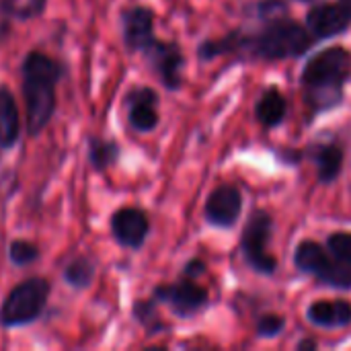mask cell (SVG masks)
Wrapping results in <instances>:
<instances>
[{
    "label": "cell",
    "instance_id": "obj_1",
    "mask_svg": "<svg viewBox=\"0 0 351 351\" xmlns=\"http://www.w3.org/2000/svg\"><path fill=\"white\" fill-rule=\"evenodd\" d=\"M351 76V56L343 47H329L313 56L302 70V84L315 107H331L341 97V86Z\"/></svg>",
    "mask_w": 351,
    "mask_h": 351
},
{
    "label": "cell",
    "instance_id": "obj_2",
    "mask_svg": "<svg viewBox=\"0 0 351 351\" xmlns=\"http://www.w3.org/2000/svg\"><path fill=\"white\" fill-rule=\"evenodd\" d=\"M60 76V66L43 53H31L25 62V101L27 123L31 134H39L53 113V82Z\"/></svg>",
    "mask_w": 351,
    "mask_h": 351
},
{
    "label": "cell",
    "instance_id": "obj_3",
    "mask_svg": "<svg viewBox=\"0 0 351 351\" xmlns=\"http://www.w3.org/2000/svg\"><path fill=\"white\" fill-rule=\"evenodd\" d=\"M313 35L308 29L298 25L296 21L278 19L267 23L263 31L249 37V51L255 58L263 60H284V58H296L311 49Z\"/></svg>",
    "mask_w": 351,
    "mask_h": 351
},
{
    "label": "cell",
    "instance_id": "obj_4",
    "mask_svg": "<svg viewBox=\"0 0 351 351\" xmlns=\"http://www.w3.org/2000/svg\"><path fill=\"white\" fill-rule=\"evenodd\" d=\"M294 263L302 274L317 278L325 286L341 288V290L351 288V265H346L343 261L331 257L315 241H304L296 247Z\"/></svg>",
    "mask_w": 351,
    "mask_h": 351
},
{
    "label": "cell",
    "instance_id": "obj_5",
    "mask_svg": "<svg viewBox=\"0 0 351 351\" xmlns=\"http://www.w3.org/2000/svg\"><path fill=\"white\" fill-rule=\"evenodd\" d=\"M274 230V220L267 212L255 210L243 230L241 237V249L245 253L247 263L263 276H271L278 267V261L267 253V241Z\"/></svg>",
    "mask_w": 351,
    "mask_h": 351
},
{
    "label": "cell",
    "instance_id": "obj_6",
    "mask_svg": "<svg viewBox=\"0 0 351 351\" xmlns=\"http://www.w3.org/2000/svg\"><path fill=\"white\" fill-rule=\"evenodd\" d=\"M47 294H49V286L45 280H27L23 284H19L10 294L8 298L4 300V306H2V313H0V319L4 325H23V323H29L33 321L45 300H47Z\"/></svg>",
    "mask_w": 351,
    "mask_h": 351
},
{
    "label": "cell",
    "instance_id": "obj_7",
    "mask_svg": "<svg viewBox=\"0 0 351 351\" xmlns=\"http://www.w3.org/2000/svg\"><path fill=\"white\" fill-rule=\"evenodd\" d=\"M243 210V193L239 187L234 185H220L216 187L208 202H206V220L212 226H220V228H230Z\"/></svg>",
    "mask_w": 351,
    "mask_h": 351
},
{
    "label": "cell",
    "instance_id": "obj_8",
    "mask_svg": "<svg viewBox=\"0 0 351 351\" xmlns=\"http://www.w3.org/2000/svg\"><path fill=\"white\" fill-rule=\"evenodd\" d=\"M156 298L167 302L179 317H191L208 304V292L191 280L158 288Z\"/></svg>",
    "mask_w": 351,
    "mask_h": 351
},
{
    "label": "cell",
    "instance_id": "obj_9",
    "mask_svg": "<svg viewBox=\"0 0 351 351\" xmlns=\"http://www.w3.org/2000/svg\"><path fill=\"white\" fill-rule=\"evenodd\" d=\"M154 66V70L158 72L160 80L165 82L167 88L175 90L181 86V68L185 64V58L179 49L177 43H162V41H152V45H148L144 49Z\"/></svg>",
    "mask_w": 351,
    "mask_h": 351
},
{
    "label": "cell",
    "instance_id": "obj_10",
    "mask_svg": "<svg viewBox=\"0 0 351 351\" xmlns=\"http://www.w3.org/2000/svg\"><path fill=\"white\" fill-rule=\"evenodd\" d=\"M306 23H308V29L313 31V35L317 39H327V37L343 33L350 27L351 19L348 16V12L343 10L341 4L325 2V4L313 6L308 10Z\"/></svg>",
    "mask_w": 351,
    "mask_h": 351
},
{
    "label": "cell",
    "instance_id": "obj_11",
    "mask_svg": "<svg viewBox=\"0 0 351 351\" xmlns=\"http://www.w3.org/2000/svg\"><path fill=\"white\" fill-rule=\"evenodd\" d=\"M111 226L115 239L125 247H140L148 234V218L136 208H123L115 212Z\"/></svg>",
    "mask_w": 351,
    "mask_h": 351
},
{
    "label": "cell",
    "instance_id": "obj_12",
    "mask_svg": "<svg viewBox=\"0 0 351 351\" xmlns=\"http://www.w3.org/2000/svg\"><path fill=\"white\" fill-rule=\"evenodd\" d=\"M154 16L148 8L136 6L123 14V37L132 49H146L154 41Z\"/></svg>",
    "mask_w": 351,
    "mask_h": 351
},
{
    "label": "cell",
    "instance_id": "obj_13",
    "mask_svg": "<svg viewBox=\"0 0 351 351\" xmlns=\"http://www.w3.org/2000/svg\"><path fill=\"white\" fill-rule=\"evenodd\" d=\"M313 325L323 329H341L351 323V304L348 300H319L306 311Z\"/></svg>",
    "mask_w": 351,
    "mask_h": 351
},
{
    "label": "cell",
    "instance_id": "obj_14",
    "mask_svg": "<svg viewBox=\"0 0 351 351\" xmlns=\"http://www.w3.org/2000/svg\"><path fill=\"white\" fill-rule=\"evenodd\" d=\"M130 123L140 132H150L158 123L156 93L152 88H136L130 99Z\"/></svg>",
    "mask_w": 351,
    "mask_h": 351
},
{
    "label": "cell",
    "instance_id": "obj_15",
    "mask_svg": "<svg viewBox=\"0 0 351 351\" xmlns=\"http://www.w3.org/2000/svg\"><path fill=\"white\" fill-rule=\"evenodd\" d=\"M317 162V175L321 183H333L343 167V150L335 144H325L319 146L313 154Z\"/></svg>",
    "mask_w": 351,
    "mask_h": 351
},
{
    "label": "cell",
    "instance_id": "obj_16",
    "mask_svg": "<svg viewBox=\"0 0 351 351\" xmlns=\"http://www.w3.org/2000/svg\"><path fill=\"white\" fill-rule=\"evenodd\" d=\"M286 109H288V107H286V99L282 97V93L276 90V88H269V90H265V93L261 95V99L257 101L255 117H257L263 125L274 128V125H278V123L284 119Z\"/></svg>",
    "mask_w": 351,
    "mask_h": 351
},
{
    "label": "cell",
    "instance_id": "obj_17",
    "mask_svg": "<svg viewBox=\"0 0 351 351\" xmlns=\"http://www.w3.org/2000/svg\"><path fill=\"white\" fill-rule=\"evenodd\" d=\"M19 136V113L8 90L0 88V146H12Z\"/></svg>",
    "mask_w": 351,
    "mask_h": 351
},
{
    "label": "cell",
    "instance_id": "obj_18",
    "mask_svg": "<svg viewBox=\"0 0 351 351\" xmlns=\"http://www.w3.org/2000/svg\"><path fill=\"white\" fill-rule=\"evenodd\" d=\"M327 247L335 259L351 265V232H333L327 239Z\"/></svg>",
    "mask_w": 351,
    "mask_h": 351
},
{
    "label": "cell",
    "instance_id": "obj_19",
    "mask_svg": "<svg viewBox=\"0 0 351 351\" xmlns=\"http://www.w3.org/2000/svg\"><path fill=\"white\" fill-rule=\"evenodd\" d=\"M284 327H286V321L280 315H263L257 321L255 331L259 337H276L284 331Z\"/></svg>",
    "mask_w": 351,
    "mask_h": 351
},
{
    "label": "cell",
    "instance_id": "obj_20",
    "mask_svg": "<svg viewBox=\"0 0 351 351\" xmlns=\"http://www.w3.org/2000/svg\"><path fill=\"white\" fill-rule=\"evenodd\" d=\"M93 278V267L88 261L84 259H78L74 261L68 269H66V280L74 286H86Z\"/></svg>",
    "mask_w": 351,
    "mask_h": 351
},
{
    "label": "cell",
    "instance_id": "obj_21",
    "mask_svg": "<svg viewBox=\"0 0 351 351\" xmlns=\"http://www.w3.org/2000/svg\"><path fill=\"white\" fill-rule=\"evenodd\" d=\"M93 162L99 167V169H105L109 167L115 156H117V146L115 144H109V142H93Z\"/></svg>",
    "mask_w": 351,
    "mask_h": 351
},
{
    "label": "cell",
    "instance_id": "obj_22",
    "mask_svg": "<svg viewBox=\"0 0 351 351\" xmlns=\"http://www.w3.org/2000/svg\"><path fill=\"white\" fill-rule=\"evenodd\" d=\"M257 12L261 19L271 23V21L284 19L288 14V4L284 0H263L257 4Z\"/></svg>",
    "mask_w": 351,
    "mask_h": 351
},
{
    "label": "cell",
    "instance_id": "obj_23",
    "mask_svg": "<svg viewBox=\"0 0 351 351\" xmlns=\"http://www.w3.org/2000/svg\"><path fill=\"white\" fill-rule=\"evenodd\" d=\"M10 257H12L14 263L25 265V263H31V261L37 257V249H35L33 245H29V243L19 241V243H12V247H10Z\"/></svg>",
    "mask_w": 351,
    "mask_h": 351
},
{
    "label": "cell",
    "instance_id": "obj_24",
    "mask_svg": "<svg viewBox=\"0 0 351 351\" xmlns=\"http://www.w3.org/2000/svg\"><path fill=\"white\" fill-rule=\"evenodd\" d=\"M41 4H43V0H8V8L23 16L35 12Z\"/></svg>",
    "mask_w": 351,
    "mask_h": 351
},
{
    "label": "cell",
    "instance_id": "obj_25",
    "mask_svg": "<svg viewBox=\"0 0 351 351\" xmlns=\"http://www.w3.org/2000/svg\"><path fill=\"white\" fill-rule=\"evenodd\" d=\"M204 271H206V265H204L202 261H197V259L189 261V263H187V267H185V276H187V278H193V276H202Z\"/></svg>",
    "mask_w": 351,
    "mask_h": 351
},
{
    "label": "cell",
    "instance_id": "obj_26",
    "mask_svg": "<svg viewBox=\"0 0 351 351\" xmlns=\"http://www.w3.org/2000/svg\"><path fill=\"white\" fill-rule=\"evenodd\" d=\"M298 350H317V343L315 341H302V343H298Z\"/></svg>",
    "mask_w": 351,
    "mask_h": 351
},
{
    "label": "cell",
    "instance_id": "obj_27",
    "mask_svg": "<svg viewBox=\"0 0 351 351\" xmlns=\"http://www.w3.org/2000/svg\"><path fill=\"white\" fill-rule=\"evenodd\" d=\"M339 4L343 6V10L348 12V16L351 19V0H339Z\"/></svg>",
    "mask_w": 351,
    "mask_h": 351
}]
</instances>
